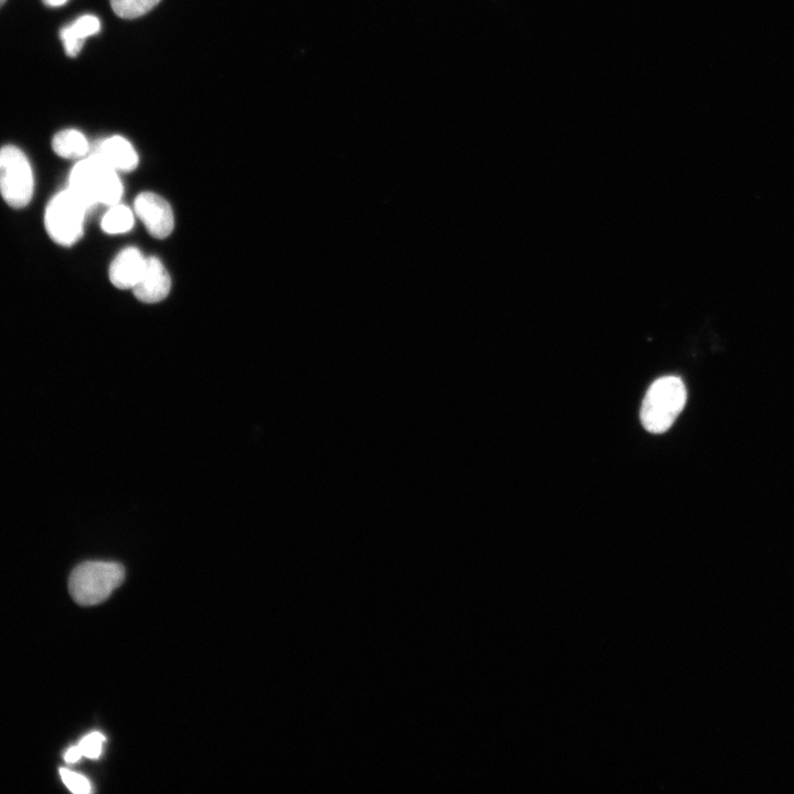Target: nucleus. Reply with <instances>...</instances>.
Returning a JSON list of instances; mask_svg holds the SVG:
<instances>
[{"label": "nucleus", "mask_w": 794, "mask_h": 794, "mask_svg": "<svg viewBox=\"0 0 794 794\" xmlns=\"http://www.w3.org/2000/svg\"><path fill=\"white\" fill-rule=\"evenodd\" d=\"M68 189L89 210L97 204H118L122 195V184L117 170L96 152L82 158L74 165L69 173Z\"/></svg>", "instance_id": "1"}, {"label": "nucleus", "mask_w": 794, "mask_h": 794, "mask_svg": "<svg viewBox=\"0 0 794 794\" xmlns=\"http://www.w3.org/2000/svg\"><path fill=\"white\" fill-rule=\"evenodd\" d=\"M686 386L677 376H663L647 389L640 411L643 427L653 433L665 432L683 410Z\"/></svg>", "instance_id": "2"}, {"label": "nucleus", "mask_w": 794, "mask_h": 794, "mask_svg": "<svg viewBox=\"0 0 794 794\" xmlns=\"http://www.w3.org/2000/svg\"><path fill=\"white\" fill-rule=\"evenodd\" d=\"M125 578L124 567L114 561L89 560L76 566L68 579L73 599L81 605L105 601Z\"/></svg>", "instance_id": "3"}, {"label": "nucleus", "mask_w": 794, "mask_h": 794, "mask_svg": "<svg viewBox=\"0 0 794 794\" xmlns=\"http://www.w3.org/2000/svg\"><path fill=\"white\" fill-rule=\"evenodd\" d=\"M88 206L68 187L55 194L45 207V229L56 244L72 246L83 235Z\"/></svg>", "instance_id": "4"}, {"label": "nucleus", "mask_w": 794, "mask_h": 794, "mask_svg": "<svg viewBox=\"0 0 794 794\" xmlns=\"http://www.w3.org/2000/svg\"><path fill=\"white\" fill-rule=\"evenodd\" d=\"M34 176L25 153L18 147L0 148V194L13 208L25 207L32 200Z\"/></svg>", "instance_id": "5"}, {"label": "nucleus", "mask_w": 794, "mask_h": 794, "mask_svg": "<svg viewBox=\"0 0 794 794\" xmlns=\"http://www.w3.org/2000/svg\"><path fill=\"white\" fill-rule=\"evenodd\" d=\"M133 206L150 235L164 238L171 234L174 227L173 211L163 197L152 192H142L136 197Z\"/></svg>", "instance_id": "6"}, {"label": "nucleus", "mask_w": 794, "mask_h": 794, "mask_svg": "<svg viewBox=\"0 0 794 794\" xmlns=\"http://www.w3.org/2000/svg\"><path fill=\"white\" fill-rule=\"evenodd\" d=\"M171 288L170 275L155 257L146 258L138 282L132 288L136 298L142 302L154 303L163 300Z\"/></svg>", "instance_id": "7"}, {"label": "nucleus", "mask_w": 794, "mask_h": 794, "mask_svg": "<svg viewBox=\"0 0 794 794\" xmlns=\"http://www.w3.org/2000/svg\"><path fill=\"white\" fill-rule=\"evenodd\" d=\"M146 258L136 247L122 249L109 267V279L119 289H132L138 282Z\"/></svg>", "instance_id": "8"}, {"label": "nucleus", "mask_w": 794, "mask_h": 794, "mask_svg": "<svg viewBox=\"0 0 794 794\" xmlns=\"http://www.w3.org/2000/svg\"><path fill=\"white\" fill-rule=\"evenodd\" d=\"M96 153L117 171H132L138 164L135 148L121 136L104 139L99 142Z\"/></svg>", "instance_id": "9"}, {"label": "nucleus", "mask_w": 794, "mask_h": 794, "mask_svg": "<svg viewBox=\"0 0 794 794\" xmlns=\"http://www.w3.org/2000/svg\"><path fill=\"white\" fill-rule=\"evenodd\" d=\"M99 31L100 21L96 15L85 14L77 18L61 30L60 36L65 53L71 57L76 56L81 52L84 41Z\"/></svg>", "instance_id": "10"}, {"label": "nucleus", "mask_w": 794, "mask_h": 794, "mask_svg": "<svg viewBox=\"0 0 794 794\" xmlns=\"http://www.w3.org/2000/svg\"><path fill=\"white\" fill-rule=\"evenodd\" d=\"M52 148L61 158L82 159L86 157L89 143L79 130L64 129L53 137Z\"/></svg>", "instance_id": "11"}, {"label": "nucleus", "mask_w": 794, "mask_h": 794, "mask_svg": "<svg viewBox=\"0 0 794 794\" xmlns=\"http://www.w3.org/2000/svg\"><path fill=\"white\" fill-rule=\"evenodd\" d=\"M132 211L122 204H115L108 210L101 219V228L108 234H122L133 226Z\"/></svg>", "instance_id": "12"}, {"label": "nucleus", "mask_w": 794, "mask_h": 794, "mask_svg": "<svg viewBox=\"0 0 794 794\" xmlns=\"http://www.w3.org/2000/svg\"><path fill=\"white\" fill-rule=\"evenodd\" d=\"M159 2L160 0H110L114 12L124 19L141 17Z\"/></svg>", "instance_id": "13"}, {"label": "nucleus", "mask_w": 794, "mask_h": 794, "mask_svg": "<svg viewBox=\"0 0 794 794\" xmlns=\"http://www.w3.org/2000/svg\"><path fill=\"white\" fill-rule=\"evenodd\" d=\"M60 775L67 788L75 794H87L92 791L90 782L82 774L61 768Z\"/></svg>", "instance_id": "14"}, {"label": "nucleus", "mask_w": 794, "mask_h": 794, "mask_svg": "<svg viewBox=\"0 0 794 794\" xmlns=\"http://www.w3.org/2000/svg\"><path fill=\"white\" fill-rule=\"evenodd\" d=\"M105 737L100 732L94 731L85 736L79 741L78 747L84 757L97 759L101 753Z\"/></svg>", "instance_id": "15"}, {"label": "nucleus", "mask_w": 794, "mask_h": 794, "mask_svg": "<svg viewBox=\"0 0 794 794\" xmlns=\"http://www.w3.org/2000/svg\"><path fill=\"white\" fill-rule=\"evenodd\" d=\"M82 757H83V754H82V751H81L79 747H78V745H75V747L69 748V749L66 751V753H65V755H64V759H65V761H66L67 763H75V762H77Z\"/></svg>", "instance_id": "16"}, {"label": "nucleus", "mask_w": 794, "mask_h": 794, "mask_svg": "<svg viewBox=\"0 0 794 794\" xmlns=\"http://www.w3.org/2000/svg\"><path fill=\"white\" fill-rule=\"evenodd\" d=\"M42 1L45 6L55 8V7H61V6L65 4L68 0H42Z\"/></svg>", "instance_id": "17"}, {"label": "nucleus", "mask_w": 794, "mask_h": 794, "mask_svg": "<svg viewBox=\"0 0 794 794\" xmlns=\"http://www.w3.org/2000/svg\"><path fill=\"white\" fill-rule=\"evenodd\" d=\"M4 2L6 0H0V8L3 6Z\"/></svg>", "instance_id": "18"}]
</instances>
